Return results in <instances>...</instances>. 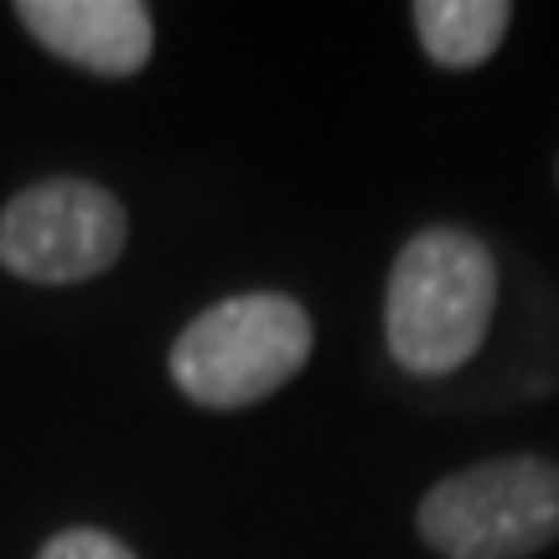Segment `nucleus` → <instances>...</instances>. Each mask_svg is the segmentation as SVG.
<instances>
[{
  "mask_svg": "<svg viewBox=\"0 0 559 559\" xmlns=\"http://www.w3.org/2000/svg\"><path fill=\"white\" fill-rule=\"evenodd\" d=\"M498 311V260L456 223L419 228L389 264L383 342L409 379H445L477 358Z\"/></svg>",
  "mask_w": 559,
  "mask_h": 559,
  "instance_id": "nucleus-1",
  "label": "nucleus"
},
{
  "mask_svg": "<svg viewBox=\"0 0 559 559\" xmlns=\"http://www.w3.org/2000/svg\"><path fill=\"white\" fill-rule=\"evenodd\" d=\"M317 326L311 311L285 290H249V296L213 300L187 321L166 353L177 394L198 409H254L280 394L311 362Z\"/></svg>",
  "mask_w": 559,
  "mask_h": 559,
  "instance_id": "nucleus-2",
  "label": "nucleus"
},
{
  "mask_svg": "<svg viewBox=\"0 0 559 559\" xmlns=\"http://www.w3.org/2000/svg\"><path fill=\"white\" fill-rule=\"evenodd\" d=\"M440 559H528L559 539V466L549 456L477 461L440 477L415 513Z\"/></svg>",
  "mask_w": 559,
  "mask_h": 559,
  "instance_id": "nucleus-3",
  "label": "nucleus"
},
{
  "mask_svg": "<svg viewBox=\"0 0 559 559\" xmlns=\"http://www.w3.org/2000/svg\"><path fill=\"white\" fill-rule=\"evenodd\" d=\"M130 243L124 202L83 177H47L0 207V270L26 285H83Z\"/></svg>",
  "mask_w": 559,
  "mask_h": 559,
  "instance_id": "nucleus-4",
  "label": "nucleus"
},
{
  "mask_svg": "<svg viewBox=\"0 0 559 559\" xmlns=\"http://www.w3.org/2000/svg\"><path fill=\"white\" fill-rule=\"evenodd\" d=\"M26 37L94 79H135L156 52V16L140 0H16Z\"/></svg>",
  "mask_w": 559,
  "mask_h": 559,
  "instance_id": "nucleus-5",
  "label": "nucleus"
},
{
  "mask_svg": "<svg viewBox=\"0 0 559 559\" xmlns=\"http://www.w3.org/2000/svg\"><path fill=\"white\" fill-rule=\"evenodd\" d=\"M409 21L436 68L472 73L481 62H492V52L508 41L513 5L508 0H415Z\"/></svg>",
  "mask_w": 559,
  "mask_h": 559,
  "instance_id": "nucleus-6",
  "label": "nucleus"
},
{
  "mask_svg": "<svg viewBox=\"0 0 559 559\" xmlns=\"http://www.w3.org/2000/svg\"><path fill=\"white\" fill-rule=\"evenodd\" d=\"M37 559H140L109 528H62L37 549Z\"/></svg>",
  "mask_w": 559,
  "mask_h": 559,
  "instance_id": "nucleus-7",
  "label": "nucleus"
},
{
  "mask_svg": "<svg viewBox=\"0 0 559 559\" xmlns=\"http://www.w3.org/2000/svg\"><path fill=\"white\" fill-rule=\"evenodd\" d=\"M555 181H559V156H555Z\"/></svg>",
  "mask_w": 559,
  "mask_h": 559,
  "instance_id": "nucleus-8",
  "label": "nucleus"
}]
</instances>
